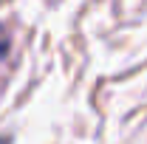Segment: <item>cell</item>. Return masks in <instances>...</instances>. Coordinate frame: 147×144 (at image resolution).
<instances>
[{
  "mask_svg": "<svg viewBox=\"0 0 147 144\" xmlns=\"http://www.w3.org/2000/svg\"><path fill=\"white\" fill-rule=\"evenodd\" d=\"M9 51H11V37H9V31L0 26V62L9 57Z\"/></svg>",
  "mask_w": 147,
  "mask_h": 144,
  "instance_id": "cell-1",
  "label": "cell"
},
{
  "mask_svg": "<svg viewBox=\"0 0 147 144\" xmlns=\"http://www.w3.org/2000/svg\"><path fill=\"white\" fill-rule=\"evenodd\" d=\"M0 144H11V139L9 136H0Z\"/></svg>",
  "mask_w": 147,
  "mask_h": 144,
  "instance_id": "cell-2",
  "label": "cell"
}]
</instances>
